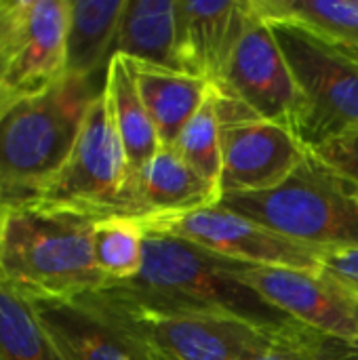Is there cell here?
<instances>
[{"mask_svg": "<svg viewBox=\"0 0 358 360\" xmlns=\"http://www.w3.org/2000/svg\"><path fill=\"white\" fill-rule=\"evenodd\" d=\"M99 217L49 202L0 211V283L30 302L76 300L108 285L93 255Z\"/></svg>", "mask_w": 358, "mask_h": 360, "instance_id": "6da1fadb", "label": "cell"}, {"mask_svg": "<svg viewBox=\"0 0 358 360\" xmlns=\"http://www.w3.org/2000/svg\"><path fill=\"white\" fill-rule=\"evenodd\" d=\"M103 80L63 76L0 120V209L38 202L68 162Z\"/></svg>", "mask_w": 358, "mask_h": 360, "instance_id": "7a4b0ae2", "label": "cell"}, {"mask_svg": "<svg viewBox=\"0 0 358 360\" xmlns=\"http://www.w3.org/2000/svg\"><path fill=\"white\" fill-rule=\"evenodd\" d=\"M80 297L110 321L143 360H245L283 331L219 312L160 304L116 285Z\"/></svg>", "mask_w": 358, "mask_h": 360, "instance_id": "3957f363", "label": "cell"}, {"mask_svg": "<svg viewBox=\"0 0 358 360\" xmlns=\"http://www.w3.org/2000/svg\"><path fill=\"white\" fill-rule=\"evenodd\" d=\"M236 264L177 236L146 230L141 272L133 281L110 285L160 304L228 314L270 331L302 327L238 281Z\"/></svg>", "mask_w": 358, "mask_h": 360, "instance_id": "277c9868", "label": "cell"}, {"mask_svg": "<svg viewBox=\"0 0 358 360\" xmlns=\"http://www.w3.org/2000/svg\"><path fill=\"white\" fill-rule=\"evenodd\" d=\"M219 205L306 247H358L357 186L312 154L281 186L257 194H226Z\"/></svg>", "mask_w": 358, "mask_h": 360, "instance_id": "5b68a950", "label": "cell"}, {"mask_svg": "<svg viewBox=\"0 0 358 360\" xmlns=\"http://www.w3.org/2000/svg\"><path fill=\"white\" fill-rule=\"evenodd\" d=\"M298 86L291 131L308 152L358 129V59L287 21H270Z\"/></svg>", "mask_w": 358, "mask_h": 360, "instance_id": "8992f818", "label": "cell"}, {"mask_svg": "<svg viewBox=\"0 0 358 360\" xmlns=\"http://www.w3.org/2000/svg\"><path fill=\"white\" fill-rule=\"evenodd\" d=\"M131 173L106 89L91 101L72 154L42 202L93 217L131 215Z\"/></svg>", "mask_w": 358, "mask_h": 360, "instance_id": "52a82bcc", "label": "cell"}, {"mask_svg": "<svg viewBox=\"0 0 358 360\" xmlns=\"http://www.w3.org/2000/svg\"><path fill=\"white\" fill-rule=\"evenodd\" d=\"M222 127V196L257 194L287 181L308 158L295 133L266 120L215 84Z\"/></svg>", "mask_w": 358, "mask_h": 360, "instance_id": "ba28073f", "label": "cell"}, {"mask_svg": "<svg viewBox=\"0 0 358 360\" xmlns=\"http://www.w3.org/2000/svg\"><path fill=\"white\" fill-rule=\"evenodd\" d=\"M70 0H0V70L19 101L65 76Z\"/></svg>", "mask_w": 358, "mask_h": 360, "instance_id": "9c48e42d", "label": "cell"}, {"mask_svg": "<svg viewBox=\"0 0 358 360\" xmlns=\"http://www.w3.org/2000/svg\"><path fill=\"white\" fill-rule=\"evenodd\" d=\"M146 230L162 232L249 266L321 270V249L300 245L224 205L171 217L141 219Z\"/></svg>", "mask_w": 358, "mask_h": 360, "instance_id": "30bf717a", "label": "cell"}, {"mask_svg": "<svg viewBox=\"0 0 358 360\" xmlns=\"http://www.w3.org/2000/svg\"><path fill=\"white\" fill-rule=\"evenodd\" d=\"M234 274L293 323L344 346L358 342V297L321 270L238 262Z\"/></svg>", "mask_w": 358, "mask_h": 360, "instance_id": "8fae6325", "label": "cell"}, {"mask_svg": "<svg viewBox=\"0 0 358 360\" xmlns=\"http://www.w3.org/2000/svg\"><path fill=\"white\" fill-rule=\"evenodd\" d=\"M266 120L291 129L298 108V86L270 21L255 8L217 82Z\"/></svg>", "mask_w": 358, "mask_h": 360, "instance_id": "7c38bea8", "label": "cell"}, {"mask_svg": "<svg viewBox=\"0 0 358 360\" xmlns=\"http://www.w3.org/2000/svg\"><path fill=\"white\" fill-rule=\"evenodd\" d=\"M251 15V0H177L179 72L219 82Z\"/></svg>", "mask_w": 358, "mask_h": 360, "instance_id": "4fadbf2b", "label": "cell"}, {"mask_svg": "<svg viewBox=\"0 0 358 360\" xmlns=\"http://www.w3.org/2000/svg\"><path fill=\"white\" fill-rule=\"evenodd\" d=\"M219 202L222 192L165 146L131 179V215L139 219L171 217Z\"/></svg>", "mask_w": 358, "mask_h": 360, "instance_id": "5bb4252c", "label": "cell"}, {"mask_svg": "<svg viewBox=\"0 0 358 360\" xmlns=\"http://www.w3.org/2000/svg\"><path fill=\"white\" fill-rule=\"evenodd\" d=\"M63 360H143L137 348L82 297L32 302Z\"/></svg>", "mask_w": 358, "mask_h": 360, "instance_id": "9a60e30c", "label": "cell"}, {"mask_svg": "<svg viewBox=\"0 0 358 360\" xmlns=\"http://www.w3.org/2000/svg\"><path fill=\"white\" fill-rule=\"evenodd\" d=\"M127 61L141 101L158 131L160 143L171 148L181 129L209 97L213 82L179 70L158 68L133 59Z\"/></svg>", "mask_w": 358, "mask_h": 360, "instance_id": "2e32d148", "label": "cell"}, {"mask_svg": "<svg viewBox=\"0 0 358 360\" xmlns=\"http://www.w3.org/2000/svg\"><path fill=\"white\" fill-rule=\"evenodd\" d=\"M127 0H70L65 74L106 78Z\"/></svg>", "mask_w": 358, "mask_h": 360, "instance_id": "e0dca14e", "label": "cell"}, {"mask_svg": "<svg viewBox=\"0 0 358 360\" xmlns=\"http://www.w3.org/2000/svg\"><path fill=\"white\" fill-rule=\"evenodd\" d=\"M114 55L177 68V0H127Z\"/></svg>", "mask_w": 358, "mask_h": 360, "instance_id": "ac0fdd59", "label": "cell"}, {"mask_svg": "<svg viewBox=\"0 0 358 360\" xmlns=\"http://www.w3.org/2000/svg\"><path fill=\"white\" fill-rule=\"evenodd\" d=\"M103 89L110 99L114 124H116V131H118V137L127 156L129 173L133 179V175L162 148V143L141 101L129 61L124 57L120 55L112 57L108 72H106Z\"/></svg>", "mask_w": 358, "mask_h": 360, "instance_id": "d6986e66", "label": "cell"}, {"mask_svg": "<svg viewBox=\"0 0 358 360\" xmlns=\"http://www.w3.org/2000/svg\"><path fill=\"white\" fill-rule=\"evenodd\" d=\"M268 21L295 23L342 49L358 51V0H253Z\"/></svg>", "mask_w": 358, "mask_h": 360, "instance_id": "ffe728a7", "label": "cell"}, {"mask_svg": "<svg viewBox=\"0 0 358 360\" xmlns=\"http://www.w3.org/2000/svg\"><path fill=\"white\" fill-rule=\"evenodd\" d=\"M146 228L133 215L99 217L93 226V255L99 272L110 283L133 281L143 268Z\"/></svg>", "mask_w": 358, "mask_h": 360, "instance_id": "44dd1931", "label": "cell"}, {"mask_svg": "<svg viewBox=\"0 0 358 360\" xmlns=\"http://www.w3.org/2000/svg\"><path fill=\"white\" fill-rule=\"evenodd\" d=\"M0 360H63L30 300L0 283Z\"/></svg>", "mask_w": 358, "mask_h": 360, "instance_id": "7402d4cb", "label": "cell"}, {"mask_svg": "<svg viewBox=\"0 0 358 360\" xmlns=\"http://www.w3.org/2000/svg\"><path fill=\"white\" fill-rule=\"evenodd\" d=\"M171 150L222 192V127L217 116L215 84L198 112L181 129Z\"/></svg>", "mask_w": 358, "mask_h": 360, "instance_id": "603a6c76", "label": "cell"}, {"mask_svg": "<svg viewBox=\"0 0 358 360\" xmlns=\"http://www.w3.org/2000/svg\"><path fill=\"white\" fill-rule=\"evenodd\" d=\"M327 342V338L306 327H289L245 360H325Z\"/></svg>", "mask_w": 358, "mask_h": 360, "instance_id": "cb8c5ba5", "label": "cell"}, {"mask_svg": "<svg viewBox=\"0 0 358 360\" xmlns=\"http://www.w3.org/2000/svg\"><path fill=\"white\" fill-rule=\"evenodd\" d=\"M310 154L342 179L358 186V129L333 137Z\"/></svg>", "mask_w": 358, "mask_h": 360, "instance_id": "d4e9b609", "label": "cell"}, {"mask_svg": "<svg viewBox=\"0 0 358 360\" xmlns=\"http://www.w3.org/2000/svg\"><path fill=\"white\" fill-rule=\"evenodd\" d=\"M321 272L358 297V247L325 251L321 259Z\"/></svg>", "mask_w": 358, "mask_h": 360, "instance_id": "484cf974", "label": "cell"}, {"mask_svg": "<svg viewBox=\"0 0 358 360\" xmlns=\"http://www.w3.org/2000/svg\"><path fill=\"white\" fill-rule=\"evenodd\" d=\"M327 360H358V342L344 346L340 342H331L327 344Z\"/></svg>", "mask_w": 358, "mask_h": 360, "instance_id": "4316f807", "label": "cell"}, {"mask_svg": "<svg viewBox=\"0 0 358 360\" xmlns=\"http://www.w3.org/2000/svg\"><path fill=\"white\" fill-rule=\"evenodd\" d=\"M17 103V99L11 95V91L6 89L4 80H2V70H0V120L4 118V114Z\"/></svg>", "mask_w": 358, "mask_h": 360, "instance_id": "83f0119b", "label": "cell"}, {"mask_svg": "<svg viewBox=\"0 0 358 360\" xmlns=\"http://www.w3.org/2000/svg\"><path fill=\"white\" fill-rule=\"evenodd\" d=\"M346 51H348V49H346ZM350 53H352V55H354V57L358 59V51H350Z\"/></svg>", "mask_w": 358, "mask_h": 360, "instance_id": "f1b7e54d", "label": "cell"}, {"mask_svg": "<svg viewBox=\"0 0 358 360\" xmlns=\"http://www.w3.org/2000/svg\"><path fill=\"white\" fill-rule=\"evenodd\" d=\"M357 194H358V186H357Z\"/></svg>", "mask_w": 358, "mask_h": 360, "instance_id": "f546056e", "label": "cell"}, {"mask_svg": "<svg viewBox=\"0 0 358 360\" xmlns=\"http://www.w3.org/2000/svg\"><path fill=\"white\" fill-rule=\"evenodd\" d=\"M0 211H2V209H0Z\"/></svg>", "mask_w": 358, "mask_h": 360, "instance_id": "4dcf8cb0", "label": "cell"}, {"mask_svg": "<svg viewBox=\"0 0 358 360\" xmlns=\"http://www.w3.org/2000/svg\"><path fill=\"white\" fill-rule=\"evenodd\" d=\"M325 360H327V359H325Z\"/></svg>", "mask_w": 358, "mask_h": 360, "instance_id": "1f68e13d", "label": "cell"}]
</instances>
